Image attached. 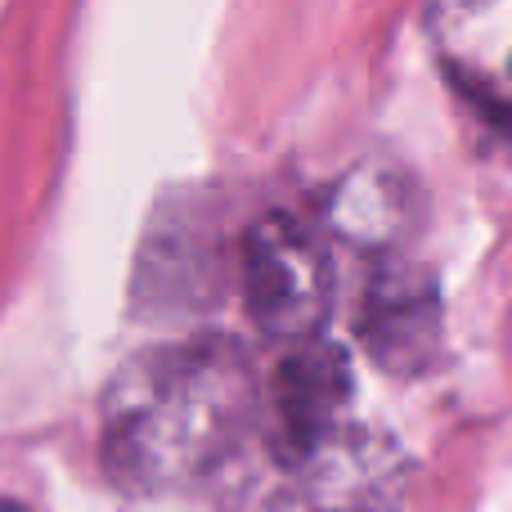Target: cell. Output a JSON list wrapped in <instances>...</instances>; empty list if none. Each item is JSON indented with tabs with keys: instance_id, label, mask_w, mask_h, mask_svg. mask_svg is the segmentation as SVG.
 <instances>
[{
	"instance_id": "cell-1",
	"label": "cell",
	"mask_w": 512,
	"mask_h": 512,
	"mask_svg": "<svg viewBox=\"0 0 512 512\" xmlns=\"http://www.w3.org/2000/svg\"><path fill=\"white\" fill-rule=\"evenodd\" d=\"M261 400L239 337L198 333L131 355L104 387L108 477L135 495L198 486L248 441Z\"/></svg>"
},
{
	"instance_id": "cell-2",
	"label": "cell",
	"mask_w": 512,
	"mask_h": 512,
	"mask_svg": "<svg viewBox=\"0 0 512 512\" xmlns=\"http://www.w3.org/2000/svg\"><path fill=\"white\" fill-rule=\"evenodd\" d=\"M243 301L252 324L274 342H315L328 324L337 292L333 252L310 221L292 212L256 216L239 252Z\"/></svg>"
},
{
	"instance_id": "cell-3",
	"label": "cell",
	"mask_w": 512,
	"mask_h": 512,
	"mask_svg": "<svg viewBox=\"0 0 512 512\" xmlns=\"http://www.w3.org/2000/svg\"><path fill=\"white\" fill-rule=\"evenodd\" d=\"M355 333L378 369L396 378L432 373L445 351V306L436 274L400 252L373 256L355 310Z\"/></svg>"
},
{
	"instance_id": "cell-4",
	"label": "cell",
	"mask_w": 512,
	"mask_h": 512,
	"mask_svg": "<svg viewBox=\"0 0 512 512\" xmlns=\"http://www.w3.org/2000/svg\"><path fill=\"white\" fill-rule=\"evenodd\" d=\"M351 360L342 346L324 342H301L279 360L265 391L270 405V454L279 468L301 472L315 463L319 454L333 445V432L342 427V414L351 405Z\"/></svg>"
},
{
	"instance_id": "cell-5",
	"label": "cell",
	"mask_w": 512,
	"mask_h": 512,
	"mask_svg": "<svg viewBox=\"0 0 512 512\" xmlns=\"http://www.w3.org/2000/svg\"><path fill=\"white\" fill-rule=\"evenodd\" d=\"M324 225L342 243H355V248L373 256H387L396 252V243L414 225V185H409V176L400 167L369 158L328 189Z\"/></svg>"
},
{
	"instance_id": "cell-6",
	"label": "cell",
	"mask_w": 512,
	"mask_h": 512,
	"mask_svg": "<svg viewBox=\"0 0 512 512\" xmlns=\"http://www.w3.org/2000/svg\"><path fill=\"white\" fill-rule=\"evenodd\" d=\"M0 512H32V508H23L18 499H0Z\"/></svg>"
}]
</instances>
